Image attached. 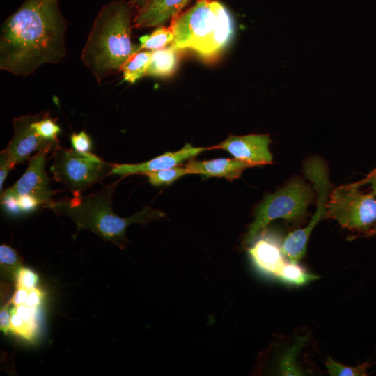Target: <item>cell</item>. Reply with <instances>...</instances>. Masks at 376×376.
<instances>
[{
    "label": "cell",
    "instance_id": "obj_25",
    "mask_svg": "<svg viewBox=\"0 0 376 376\" xmlns=\"http://www.w3.org/2000/svg\"><path fill=\"white\" fill-rule=\"evenodd\" d=\"M14 279L15 288L30 290L36 288L38 276L31 269L22 267L17 272Z\"/></svg>",
    "mask_w": 376,
    "mask_h": 376
},
{
    "label": "cell",
    "instance_id": "obj_6",
    "mask_svg": "<svg viewBox=\"0 0 376 376\" xmlns=\"http://www.w3.org/2000/svg\"><path fill=\"white\" fill-rule=\"evenodd\" d=\"M357 182L341 185L330 191L327 217L347 229L371 236L376 226V197L359 191Z\"/></svg>",
    "mask_w": 376,
    "mask_h": 376
},
{
    "label": "cell",
    "instance_id": "obj_10",
    "mask_svg": "<svg viewBox=\"0 0 376 376\" xmlns=\"http://www.w3.org/2000/svg\"><path fill=\"white\" fill-rule=\"evenodd\" d=\"M271 141L268 134L229 136L211 149L224 150L237 159L252 166H258L272 163V156L269 150Z\"/></svg>",
    "mask_w": 376,
    "mask_h": 376
},
{
    "label": "cell",
    "instance_id": "obj_23",
    "mask_svg": "<svg viewBox=\"0 0 376 376\" xmlns=\"http://www.w3.org/2000/svg\"><path fill=\"white\" fill-rule=\"evenodd\" d=\"M370 364L365 362L356 366H344L328 357L325 361V367L331 376H366Z\"/></svg>",
    "mask_w": 376,
    "mask_h": 376
},
{
    "label": "cell",
    "instance_id": "obj_33",
    "mask_svg": "<svg viewBox=\"0 0 376 376\" xmlns=\"http://www.w3.org/2000/svg\"><path fill=\"white\" fill-rule=\"evenodd\" d=\"M376 235V226L375 227V228L373 229L372 233H371V236L373 235Z\"/></svg>",
    "mask_w": 376,
    "mask_h": 376
},
{
    "label": "cell",
    "instance_id": "obj_28",
    "mask_svg": "<svg viewBox=\"0 0 376 376\" xmlns=\"http://www.w3.org/2000/svg\"><path fill=\"white\" fill-rule=\"evenodd\" d=\"M10 304L8 302L1 308L0 311V329L4 334L10 330V313L8 311Z\"/></svg>",
    "mask_w": 376,
    "mask_h": 376
},
{
    "label": "cell",
    "instance_id": "obj_31",
    "mask_svg": "<svg viewBox=\"0 0 376 376\" xmlns=\"http://www.w3.org/2000/svg\"><path fill=\"white\" fill-rule=\"evenodd\" d=\"M360 186L369 184L372 189L371 193L376 196V169L372 171L364 179L359 181Z\"/></svg>",
    "mask_w": 376,
    "mask_h": 376
},
{
    "label": "cell",
    "instance_id": "obj_30",
    "mask_svg": "<svg viewBox=\"0 0 376 376\" xmlns=\"http://www.w3.org/2000/svg\"><path fill=\"white\" fill-rule=\"evenodd\" d=\"M29 292V290H28L16 288L13 295L8 302L10 304L13 305L14 306H18L25 304L28 297Z\"/></svg>",
    "mask_w": 376,
    "mask_h": 376
},
{
    "label": "cell",
    "instance_id": "obj_11",
    "mask_svg": "<svg viewBox=\"0 0 376 376\" xmlns=\"http://www.w3.org/2000/svg\"><path fill=\"white\" fill-rule=\"evenodd\" d=\"M211 149V147H194L186 143L182 148L176 152H168L159 155L150 160L137 164H115L111 174L122 177L134 174H144L148 173L170 169L182 162L196 157L201 152Z\"/></svg>",
    "mask_w": 376,
    "mask_h": 376
},
{
    "label": "cell",
    "instance_id": "obj_22",
    "mask_svg": "<svg viewBox=\"0 0 376 376\" xmlns=\"http://www.w3.org/2000/svg\"><path fill=\"white\" fill-rule=\"evenodd\" d=\"M48 116V113H42L40 116L32 123V126L43 140L57 144L58 135L61 129L56 122Z\"/></svg>",
    "mask_w": 376,
    "mask_h": 376
},
{
    "label": "cell",
    "instance_id": "obj_16",
    "mask_svg": "<svg viewBox=\"0 0 376 376\" xmlns=\"http://www.w3.org/2000/svg\"><path fill=\"white\" fill-rule=\"evenodd\" d=\"M178 49L172 46L152 51L150 64L146 71V75L154 77H166L175 70L178 56Z\"/></svg>",
    "mask_w": 376,
    "mask_h": 376
},
{
    "label": "cell",
    "instance_id": "obj_8",
    "mask_svg": "<svg viewBox=\"0 0 376 376\" xmlns=\"http://www.w3.org/2000/svg\"><path fill=\"white\" fill-rule=\"evenodd\" d=\"M49 150L42 149L31 159L22 176L12 187L1 193V203L15 201L22 196H31L40 205L45 206L53 201L54 191L49 186V180L45 170L46 157Z\"/></svg>",
    "mask_w": 376,
    "mask_h": 376
},
{
    "label": "cell",
    "instance_id": "obj_5",
    "mask_svg": "<svg viewBox=\"0 0 376 376\" xmlns=\"http://www.w3.org/2000/svg\"><path fill=\"white\" fill-rule=\"evenodd\" d=\"M313 196L311 187L300 179L293 180L275 193L266 196L256 211L254 219L245 236V242H253L276 219L281 218L289 222L302 219Z\"/></svg>",
    "mask_w": 376,
    "mask_h": 376
},
{
    "label": "cell",
    "instance_id": "obj_21",
    "mask_svg": "<svg viewBox=\"0 0 376 376\" xmlns=\"http://www.w3.org/2000/svg\"><path fill=\"white\" fill-rule=\"evenodd\" d=\"M0 264L1 272L14 278L19 269L23 267L22 258L18 252L6 244L0 246Z\"/></svg>",
    "mask_w": 376,
    "mask_h": 376
},
{
    "label": "cell",
    "instance_id": "obj_9",
    "mask_svg": "<svg viewBox=\"0 0 376 376\" xmlns=\"http://www.w3.org/2000/svg\"><path fill=\"white\" fill-rule=\"evenodd\" d=\"M41 113L21 116L13 120V136L3 151L14 165L29 159L36 150L51 149L58 145L43 140L33 127L32 123Z\"/></svg>",
    "mask_w": 376,
    "mask_h": 376
},
{
    "label": "cell",
    "instance_id": "obj_12",
    "mask_svg": "<svg viewBox=\"0 0 376 376\" xmlns=\"http://www.w3.org/2000/svg\"><path fill=\"white\" fill-rule=\"evenodd\" d=\"M189 0H147L136 11L134 27L138 29L162 25L178 16Z\"/></svg>",
    "mask_w": 376,
    "mask_h": 376
},
{
    "label": "cell",
    "instance_id": "obj_24",
    "mask_svg": "<svg viewBox=\"0 0 376 376\" xmlns=\"http://www.w3.org/2000/svg\"><path fill=\"white\" fill-rule=\"evenodd\" d=\"M185 166H174L170 169L150 172L146 174L150 184L155 186L168 185L187 175Z\"/></svg>",
    "mask_w": 376,
    "mask_h": 376
},
{
    "label": "cell",
    "instance_id": "obj_13",
    "mask_svg": "<svg viewBox=\"0 0 376 376\" xmlns=\"http://www.w3.org/2000/svg\"><path fill=\"white\" fill-rule=\"evenodd\" d=\"M185 167L188 174L224 178L233 181L239 178L245 169L253 166L235 158H219L205 161L191 160Z\"/></svg>",
    "mask_w": 376,
    "mask_h": 376
},
{
    "label": "cell",
    "instance_id": "obj_4",
    "mask_svg": "<svg viewBox=\"0 0 376 376\" xmlns=\"http://www.w3.org/2000/svg\"><path fill=\"white\" fill-rule=\"evenodd\" d=\"M174 38L171 46L189 49L203 58L219 54L230 42L234 23L228 9L217 0H196L171 20Z\"/></svg>",
    "mask_w": 376,
    "mask_h": 376
},
{
    "label": "cell",
    "instance_id": "obj_15",
    "mask_svg": "<svg viewBox=\"0 0 376 376\" xmlns=\"http://www.w3.org/2000/svg\"><path fill=\"white\" fill-rule=\"evenodd\" d=\"M36 312L37 308L25 304L15 306L10 312V330L26 340H31L38 329Z\"/></svg>",
    "mask_w": 376,
    "mask_h": 376
},
{
    "label": "cell",
    "instance_id": "obj_29",
    "mask_svg": "<svg viewBox=\"0 0 376 376\" xmlns=\"http://www.w3.org/2000/svg\"><path fill=\"white\" fill-rule=\"evenodd\" d=\"M42 298V292L36 287L29 290L25 305L31 307L38 308V306L41 304Z\"/></svg>",
    "mask_w": 376,
    "mask_h": 376
},
{
    "label": "cell",
    "instance_id": "obj_18",
    "mask_svg": "<svg viewBox=\"0 0 376 376\" xmlns=\"http://www.w3.org/2000/svg\"><path fill=\"white\" fill-rule=\"evenodd\" d=\"M308 340V336L297 338L294 344L287 350L280 361L279 368L282 375H303L304 372L298 366L296 361L299 351Z\"/></svg>",
    "mask_w": 376,
    "mask_h": 376
},
{
    "label": "cell",
    "instance_id": "obj_27",
    "mask_svg": "<svg viewBox=\"0 0 376 376\" xmlns=\"http://www.w3.org/2000/svg\"><path fill=\"white\" fill-rule=\"evenodd\" d=\"M15 166L6 152L2 150L0 154V190L3 189L5 180L10 171Z\"/></svg>",
    "mask_w": 376,
    "mask_h": 376
},
{
    "label": "cell",
    "instance_id": "obj_19",
    "mask_svg": "<svg viewBox=\"0 0 376 376\" xmlns=\"http://www.w3.org/2000/svg\"><path fill=\"white\" fill-rule=\"evenodd\" d=\"M173 38L174 34L170 26H159L152 33L140 38L139 51H155L163 49L171 44Z\"/></svg>",
    "mask_w": 376,
    "mask_h": 376
},
{
    "label": "cell",
    "instance_id": "obj_32",
    "mask_svg": "<svg viewBox=\"0 0 376 376\" xmlns=\"http://www.w3.org/2000/svg\"><path fill=\"white\" fill-rule=\"evenodd\" d=\"M147 0H130V3L134 9L138 10L144 6Z\"/></svg>",
    "mask_w": 376,
    "mask_h": 376
},
{
    "label": "cell",
    "instance_id": "obj_17",
    "mask_svg": "<svg viewBox=\"0 0 376 376\" xmlns=\"http://www.w3.org/2000/svg\"><path fill=\"white\" fill-rule=\"evenodd\" d=\"M152 51L141 50L134 53L123 65L121 71L124 80L134 84L140 78L146 75V71L150 64Z\"/></svg>",
    "mask_w": 376,
    "mask_h": 376
},
{
    "label": "cell",
    "instance_id": "obj_3",
    "mask_svg": "<svg viewBox=\"0 0 376 376\" xmlns=\"http://www.w3.org/2000/svg\"><path fill=\"white\" fill-rule=\"evenodd\" d=\"M118 180L107 185L99 191L81 196L75 194L72 198L52 201L45 207L57 215L68 217L76 224L77 232L88 230L102 240L111 242L123 249L130 243L126 229L132 224H146L165 217L161 210L145 207L134 214L123 218L112 207L113 197Z\"/></svg>",
    "mask_w": 376,
    "mask_h": 376
},
{
    "label": "cell",
    "instance_id": "obj_20",
    "mask_svg": "<svg viewBox=\"0 0 376 376\" xmlns=\"http://www.w3.org/2000/svg\"><path fill=\"white\" fill-rule=\"evenodd\" d=\"M276 277L286 283L293 285H305L319 278L318 276L306 272L297 264L290 262L289 263H285L283 265Z\"/></svg>",
    "mask_w": 376,
    "mask_h": 376
},
{
    "label": "cell",
    "instance_id": "obj_26",
    "mask_svg": "<svg viewBox=\"0 0 376 376\" xmlns=\"http://www.w3.org/2000/svg\"><path fill=\"white\" fill-rule=\"evenodd\" d=\"M70 141L75 151L84 155L90 153L92 147L91 140L84 131L72 134Z\"/></svg>",
    "mask_w": 376,
    "mask_h": 376
},
{
    "label": "cell",
    "instance_id": "obj_1",
    "mask_svg": "<svg viewBox=\"0 0 376 376\" xmlns=\"http://www.w3.org/2000/svg\"><path fill=\"white\" fill-rule=\"evenodd\" d=\"M67 26L58 0H25L1 25L0 69L27 76L42 65L61 62Z\"/></svg>",
    "mask_w": 376,
    "mask_h": 376
},
{
    "label": "cell",
    "instance_id": "obj_7",
    "mask_svg": "<svg viewBox=\"0 0 376 376\" xmlns=\"http://www.w3.org/2000/svg\"><path fill=\"white\" fill-rule=\"evenodd\" d=\"M113 166L91 152L81 154L57 145L50 170L55 180L78 194L111 175Z\"/></svg>",
    "mask_w": 376,
    "mask_h": 376
},
{
    "label": "cell",
    "instance_id": "obj_2",
    "mask_svg": "<svg viewBox=\"0 0 376 376\" xmlns=\"http://www.w3.org/2000/svg\"><path fill=\"white\" fill-rule=\"evenodd\" d=\"M134 9L129 1H113L101 8L94 20L81 59L98 83L120 70L129 58L139 52V45L131 40Z\"/></svg>",
    "mask_w": 376,
    "mask_h": 376
},
{
    "label": "cell",
    "instance_id": "obj_14",
    "mask_svg": "<svg viewBox=\"0 0 376 376\" xmlns=\"http://www.w3.org/2000/svg\"><path fill=\"white\" fill-rule=\"evenodd\" d=\"M254 263L263 272L277 276L285 263L281 247L269 237H263L249 249Z\"/></svg>",
    "mask_w": 376,
    "mask_h": 376
}]
</instances>
